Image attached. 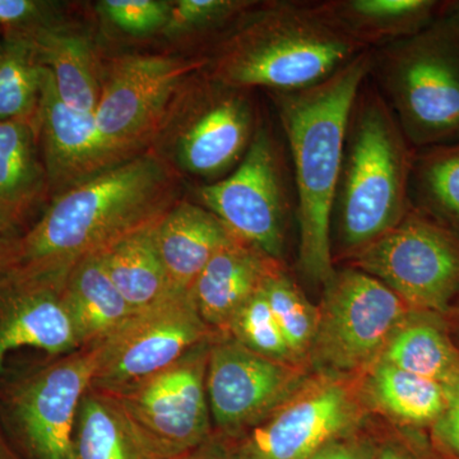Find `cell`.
<instances>
[{
	"label": "cell",
	"instance_id": "obj_9",
	"mask_svg": "<svg viewBox=\"0 0 459 459\" xmlns=\"http://www.w3.org/2000/svg\"><path fill=\"white\" fill-rule=\"evenodd\" d=\"M351 258L353 268L376 277L416 312H446L459 294V238L416 208Z\"/></svg>",
	"mask_w": 459,
	"mask_h": 459
},
{
	"label": "cell",
	"instance_id": "obj_22",
	"mask_svg": "<svg viewBox=\"0 0 459 459\" xmlns=\"http://www.w3.org/2000/svg\"><path fill=\"white\" fill-rule=\"evenodd\" d=\"M325 13L367 49L416 35L442 14L435 0H325Z\"/></svg>",
	"mask_w": 459,
	"mask_h": 459
},
{
	"label": "cell",
	"instance_id": "obj_16",
	"mask_svg": "<svg viewBox=\"0 0 459 459\" xmlns=\"http://www.w3.org/2000/svg\"><path fill=\"white\" fill-rule=\"evenodd\" d=\"M71 268H0V376L17 350L57 358L81 349L65 298Z\"/></svg>",
	"mask_w": 459,
	"mask_h": 459
},
{
	"label": "cell",
	"instance_id": "obj_24",
	"mask_svg": "<svg viewBox=\"0 0 459 459\" xmlns=\"http://www.w3.org/2000/svg\"><path fill=\"white\" fill-rule=\"evenodd\" d=\"M74 459H162L113 395L91 388L78 407Z\"/></svg>",
	"mask_w": 459,
	"mask_h": 459
},
{
	"label": "cell",
	"instance_id": "obj_34",
	"mask_svg": "<svg viewBox=\"0 0 459 459\" xmlns=\"http://www.w3.org/2000/svg\"><path fill=\"white\" fill-rule=\"evenodd\" d=\"M65 23L60 4L39 0H0V27L9 33L31 35L39 30Z\"/></svg>",
	"mask_w": 459,
	"mask_h": 459
},
{
	"label": "cell",
	"instance_id": "obj_28",
	"mask_svg": "<svg viewBox=\"0 0 459 459\" xmlns=\"http://www.w3.org/2000/svg\"><path fill=\"white\" fill-rule=\"evenodd\" d=\"M45 66L29 36L0 38V122L38 120Z\"/></svg>",
	"mask_w": 459,
	"mask_h": 459
},
{
	"label": "cell",
	"instance_id": "obj_10",
	"mask_svg": "<svg viewBox=\"0 0 459 459\" xmlns=\"http://www.w3.org/2000/svg\"><path fill=\"white\" fill-rule=\"evenodd\" d=\"M207 65L204 56L131 54L111 59L102 66L93 111L105 140L129 157L147 151L181 86Z\"/></svg>",
	"mask_w": 459,
	"mask_h": 459
},
{
	"label": "cell",
	"instance_id": "obj_1",
	"mask_svg": "<svg viewBox=\"0 0 459 459\" xmlns=\"http://www.w3.org/2000/svg\"><path fill=\"white\" fill-rule=\"evenodd\" d=\"M181 181L148 148L51 198L31 228L8 240L2 267L71 268L159 221L180 201Z\"/></svg>",
	"mask_w": 459,
	"mask_h": 459
},
{
	"label": "cell",
	"instance_id": "obj_27",
	"mask_svg": "<svg viewBox=\"0 0 459 459\" xmlns=\"http://www.w3.org/2000/svg\"><path fill=\"white\" fill-rule=\"evenodd\" d=\"M364 394L385 415L411 427H433L446 407L444 385L382 361L368 369Z\"/></svg>",
	"mask_w": 459,
	"mask_h": 459
},
{
	"label": "cell",
	"instance_id": "obj_15",
	"mask_svg": "<svg viewBox=\"0 0 459 459\" xmlns=\"http://www.w3.org/2000/svg\"><path fill=\"white\" fill-rule=\"evenodd\" d=\"M307 368L281 364L247 349L228 333L211 341L205 388L214 433L237 437L287 400Z\"/></svg>",
	"mask_w": 459,
	"mask_h": 459
},
{
	"label": "cell",
	"instance_id": "obj_14",
	"mask_svg": "<svg viewBox=\"0 0 459 459\" xmlns=\"http://www.w3.org/2000/svg\"><path fill=\"white\" fill-rule=\"evenodd\" d=\"M199 199L235 237L281 261L289 205L279 147L265 126L228 177L199 188Z\"/></svg>",
	"mask_w": 459,
	"mask_h": 459
},
{
	"label": "cell",
	"instance_id": "obj_25",
	"mask_svg": "<svg viewBox=\"0 0 459 459\" xmlns=\"http://www.w3.org/2000/svg\"><path fill=\"white\" fill-rule=\"evenodd\" d=\"M155 225L132 232L99 253L108 277L134 312L179 292L172 286L157 250Z\"/></svg>",
	"mask_w": 459,
	"mask_h": 459
},
{
	"label": "cell",
	"instance_id": "obj_8",
	"mask_svg": "<svg viewBox=\"0 0 459 459\" xmlns=\"http://www.w3.org/2000/svg\"><path fill=\"white\" fill-rule=\"evenodd\" d=\"M309 364L347 377L369 369L392 336L416 313L376 277L358 268L334 272L325 285Z\"/></svg>",
	"mask_w": 459,
	"mask_h": 459
},
{
	"label": "cell",
	"instance_id": "obj_37",
	"mask_svg": "<svg viewBox=\"0 0 459 459\" xmlns=\"http://www.w3.org/2000/svg\"><path fill=\"white\" fill-rule=\"evenodd\" d=\"M178 459H243L230 437L214 433L208 442Z\"/></svg>",
	"mask_w": 459,
	"mask_h": 459
},
{
	"label": "cell",
	"instance_id": "obj_38",
	"mask_svg": "<svg viewBox=\"0 0 459 459\" xmlns=\"http://www.w3.org/2000/svg\"><path fill=\"white\" fill-rule=\"evenodd\" d=\"M377 459H419L413 453L397 444H385L377 449Z\"/></svg>",
	"mask_w": 459,
	"mask_h": 459
},
{
	"label": "cell",
	"instance_id": "obj_35",
	"mask_svg": "<svg viewBox=\"0 0 459 459\" xmlns=\"http://www.w3.org/2000/svg\"><path fill=\"white\" fill-rule=\"evenodd\" d=\"M444 386L446 407L433 425V439L444 455L459 459V376Z\"/></svg>",
	"mask_w": 459,
	"mask_h": 459
},
{
	"label": "cell",
	"instance_id": "obj_23",
	"mask_svg": "<svg viewBox=\"0 0 459 459\" xmlns=\"http://www.w3.org/2000/svg\"><path fill=\"white\" fill-rule=\"evenodd\" d=\"M65 298L81 349L99 346L135 313L108 277L99 255L72 265Z\"/></svg>",
	"mask_w": 459,
	"mask_h": 459
},
{
	"label": "cell",
	"instance_id": "obj_41",
	"mask_svg": "<svg viewBox=\"0 0 459 459\" xmlns=\"http://www.w3.org/2000/svg\"><path fill=\"white\" fill-rule=\"evenodd\" d=\"M8 240L0 237V268H2L3 261H4L5 249H7Z\"/></svg>",
	"mask_w": 459,
	"mask_h": 459
},
{
	"label": "cell",
	"instance_id": "obj_4",
	"mask_svg": "<svg viewBox=\"0 0 459 459\" xmlns=\"http://www.w3.org/2000/svg\"><path fill=\"white\" fill-rule=\"evenodd\" d=\"M368 81V80H367ZM362 84L353 102L333 210L332 247L353 256L391 231L409 212L416 151L379 91Z\"/></svg>",
	"mask_w": 459,
	"mask_h": 459
},
{
	"label": "cell",
	"instance_id": "obj_31",
	"mask_svg": "<svg viewBox=\"0 0 459 459\" xmlns=\"http://www.w3.org/2000/svg\"><path fill=\"white\" fill-rule=\"evenodd\" d=\"M223 333L238 342L281 364L305 367L296 359L277 325L262 289L249 299L230 320Z\"/></svg>",
	"mask_w": 459,
	"mask_h": 459
},
{
	"label": "cell",
	"instance_id": "obj_13",
	"mask_svg": "<svg viewBox=\"0 0 459 459\" xmlns=\"http://www.w3.org/2000/svg\"><path fill=\"white\" fill-rule=\"evenodd\" d=\"M219 332L199 316L189 292H175L131 319L96 346L91 388L117 392L164 370Z\"/></svg>",
	"mask_w": 459,
	"mask_h": 459
},
{
	"label": "cell",
	"instance_id": "obj_32",
	"mask_svg": "<svg viewBox=\"0 0 459 459\" xmlns=\"http://www.w3.org/2000/svg\"><path fill=\"white\" fill-rule=\"evenodd\" d=\"M255 4L253 0H174L162 35L174 40L212 35L222 38Z\"/></svg>",
	"mask_w": 459,
	"mask_h": 459
},
{
	"label": "cell",
	"instance_id": "obj_7",
	"mask_svg": "<svg viewBox=\"0 0 459 459\" xmlns=\"http://www.w3.org/2000/svg\"><path fill=\"white\" fill-rule=\"evenodd\" d=\"M98 349L51 358L0 388V424L22 459H74L78 407L92 385Z\"/></svg>",
	"mask_w": 459,
	"mask_h": 459
},
{
	"label": "cell",
	"instance_id": "obj_26",
	"mask_svg": "<svg viewBox=\"0 0 459 459\" xmlns=\"http://www.w3.org/2000/svg\"><path fill=\"white\" fill-rule=\"evenodd\" d=\"M377 361L446 385L459 376V350L434 314L413 313Z\"/></svg>",
	"mask_w": 459,
	"mask_h": 459
},
{
	"label": "cell",
	"instance_id": "obj_6",
	"mask_svg": "<svg viewBox=\"0 0 459 459\" xmlns=\"http://www.w3.org/2000/svg\"><path fill=\"white\" fill-rule=\"evenodd\" d=\"M258 128L250 91L202 71L181 86L150 148L181 179L211 184L237 168Z\"/></svg>",
	"mask_w": 459,
	"mask_h": 459
},
{
	"label": "cell",
	"instance_id": "obj_3",
	"mask_svg": "<svg viewBox=\"0 0 459 459\" xmlns=\"http://www.w3.org/2000/svg\"><path fill=\"white\" fill-rule=\"evenodd\" d=\"M367 50L319 2H256L217 41L204 72L235 89L295 92L328 80Z\"/></svg>",
	"mask_w": 459,
	"mask_h": 459
},
{
	"label": "cell",
	"instance_id": "obj_18",
	"mask_svg": "<svg viewBox=\"0 0 459 459\" xmlns=\"http://www.w3.org/2000/svg\"><path fill=\"white\" fill-rule=\"evenodd\" d=\"M282 265L258 247L234 238L207 263L189 295L208 327L223 332L235 313Z\"/></svg>",
	"mask_w": 459,
	"mask_h": 459
},
{
	"label": "cell",
	"instance_id": "obj_21",
	"mask_svg": "<svg viewBox=\"0 0 459 459\" xmlns=\"http://www.w3.org/2000/svg\"><path fill=\"white\" fill-rule=\"evenodd\" d=\"M26 36L49 69L60 100L74 110L93 113L101 93L102 65L90 36L65 22Z\"/></svg>",
	"mask_w": 459,
	"mask_h": 459
},
{
	"label": "cell",
	"instance_id": "obj_39",
	"mask_svg": "<svg viewBox=\"0 0 459 459\" xmlns=\"http://www.w3.org/2000/svg\"><path fill=\"white\" fill-rule=\"evenodd\" d=\"M0 459H22L0 424Z\"/></svg>",
	"mask_w": 459,
	"mask_h": 459
},
{
	"label": "cell",
	"instance_id": "obj_40",
	"mask_svg": "<svg viewBox=\"0 0 459 459\" xmlns=\"http://www.w3.org/2000/svg\"><path fill=\"white\" fill-rule=\"evenodd\" d=\"M442 12L444 14H448V16L459 21V0L443 3Z\"/></svg>",
	"mask_w": 459,
	"mask_h": 459
},
{
	"label": "cell",
	"instance_id": "obj_2",
	"mask_svg": "<svg viewBox=\"0 0 459 459\" xmlns=\"http://www.w3.org/2000/svg\"><path fill=\"white\" fill-rule=\"evenodd\" d=\"M370 50L322 83L295 92L272 93L294 162L299 267L316 285H325L336 272L332 210L350 114L370 74Z\"/></svg>",
	"mask_w": 459,
	"mask_h": 459
},
{
	"label": "cell",
	"instance_id": "obj_11",
	"mask_svg": "<svg viewBox=\"0 0 459 459\" xmlns=\"http://www.w3.org/2000/svg\"><path fill=\"white\" fill-rule=\"evenodd\" d=\"M361 420L360 395L347 377L316 373L258 424L230 439L243 459H310L352 437Z\"/></svg>",
	"mask_w": 459,
	"mask_h": 459
},
{
	"label": "cell",
	"instance_id": "obj_30",
	"mask_svg": "<svg viewBox=\"0 0 459 459\" xmlns=\"http://www.w3.org/2000/svg\"><path fill=\"white\" fill-rule=\"evenodd\" d=\"M272 314L300 364H309L318 331L319 307L312 304L283 265L272 272L263 285Z\"/></svg>",
	"mask_w": 459,
	"mask_h": 459
},
{
	"label": "cell",
	"instance_id": "obj_33",
	"mask_svg": "<svg viewBox=\"0 0 459 459\" xmlns=\"http://www.w3.org/2000/svg\"><path fill=\"white\" fill-rule=\"evenodd\" d=\"M100 16L129 36L162 33L171 13V0H102L96 5Z\"/></svg>",
	"mask_w": 459,
	"mask_h": 459
},
{
	"label": "cell",
	"instance_id": "obj_36",
	"mask_svg": "<svg viewBox=\"0 0 459 459\" xmlns=\"http://www.w3.org/2000/svg\"><path fill=\"white\" fill-rule=\"evenodd\" d=\"M377 453L370 443L352 435L329 444L310 459H377Z\"/></svg>",
	"mask_w": 459,
	"mask_h": 459
},
{
	"label": "cell",
	"instance_id": "obj_12",
	"mask_svg": "<svg viewBox=\"0 0 459 459\" xmlns=\"http://www.w3.org/2000/svg\"><path fill=\"white\" fill-rule=\"evenodd\" d=\"M212 338L135 385L105 392L113 395L162 459L183 457L214 434L205 388Z\"/></svg>",
	"mask_w": 459,
	"mask_h": 459
},
{
	"label": "cell",
	"instance_id": "obj_29",
	"mask_svg": "<svg viewBox=\"0 0 459 459\" xmlns=\"http://www.w3.org/2000/svg\"><path fill=\"white\" fill-rule=\"evenodd\" d=\"M410 201L444 225L459 226V143L416 151Z\"/></svg>",
	"mask_w": 459,
	"mask_h": 459
},
{
	"label": "cell",
	"instance_id": "obj_5",
	"mask_svg": "<svg viewBox=\"0 0 459 459\" xmlns=\"http://www.w3.org/2000/svg\"><path fill=\"white\" fill-rule=\"evenodd\" d=\"M370 77L415 151L459 143V21L370 50Z\"/></svg>",
	"mask_w": 459,
	"mask_h": 459
},
{
	"label": "cell",
	"instance_id": "obj_19",
	"mask_svg": "<svg viewBox=\"0 0 459 459\" xmlns=\"http://www.w3.org/2000/svg\"><path fill=\"white\" fill-rule=\"evenodd\" d=\"M47 198L51 195L38 120L0 122V237H20Z\"/></svg>",
	"mask_w": 459,
	"mask_h": 459
},
{
	"label": "cell",
	"instance_id": "obj_20",
	"mask_svg": "<svg viewBox=\"0 0 459 459\" xmlns=\"http://www.w3.org/2000/svg\"><path fill=\"white\" fill-rule=\"evenodd\" d=\"M153 232L169 279L179 292H189L211 258L237 238L216 214L183 198L156 222Z\"/></svg>",
	"mask_w": 459,
	"mask_h": 459
},
{
	"label": "cell",
	"instance_id": "obj_17",
	"mask_svg": "<svg viewBox=\"0 0 459 459\" xmlns=\"http://www.w3.org/2000/svg\"><path fill=\"white\" fill-rule=\"evenodd\" d=\"M38 126L51 198L133 159L105 140L93 113L66 107L57 96L47 66Z\"/></svg>",
	"mask_w": 459,
	"mask_h": 459
}]
</instances>
